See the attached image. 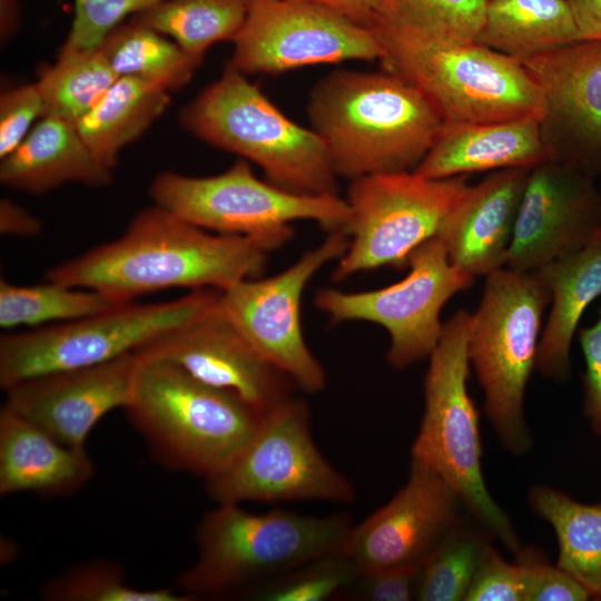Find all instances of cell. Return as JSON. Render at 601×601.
<instances>
[{"instance_id": "d4e9b609", "label": "cell", "mask_w": 601, "mask_h": 601, "mask_svg": "<svg viewBox=\"0 0 601 601\" xmlns=\"http://www.w3.org/2000/svg\"><path fill=\"white\" fill-rule=\"evenodd\" d=\"M551 296L535 367L553 381L571 373V344L588 306L601 295V230L580 250L534 272Z\"/></svg>"}, {"instance_id": "603a6c76", "label": "cell", "mask_w": 601, "mask_h": 601, "mask_svg": "<svg viewBox=\"0 0 601 601\" xmlns=\"http://www.w3.org/2000/svg\"><path fill=\"white\" fill-rule=\"evenodd\" d=\"M93 475L87 450L67 446L7 406L0 411V493L59 496Z\"/></svg>"}, {"instance_id": "4fadbf2b", "label": "cell", "mask_w": 601, "mask_h": 601, "mask_svg": "<svg viewBox=\"0 0 601 601\" xmlns=\"http://www.w3.org/2000/svg\"><path fill=\"white\" fill-rule=\"evenodd\" d=\"M407 266L408 274L386 287L349 293L325 288L314 297L316 308L333 324L382 326L390 336L386 358L396 370L430 357L442 336V308L474 282V276L450 262L439 237L418 246Z\"/></svg>"}, {"instance_id": "5b68a950", "label": "cell", "mask_w": 601, "mask_h": 601, "mask_svg": "<svg viewBox=\"0 0 601 601\" xmlns=\"http://www.w3.org/2000/svg\"><path fill=\"white\" fill-rule=\"evenodd\" d=\"M138 357L125 411L151 456L167 469L205 480L224 470L248 443L265 413L173 363Z\"/></svg>"}, {"instance_id": "f6af8a7d", "label": "cell", "mask_w": 601, "mask_h": 601, "mask_svg": "<svg viewBox=\"0 0 601 601\" xmlns=\"http://www.w3.org/2000/svg\"><path fill=\"white\" fill-rule=\"evenodd\" d=\"M331 8L347 18L368 26L381 0H305Z\"/></svg>"}, {"instance_id": "4316f807", "label": "cell", "mask_w": 601, "mask_h": 601, "mask_svg": "<svg viewBox=\"0 0 601 601\" xmlns=\"http://www.w3.org/2000/svg\"><path fill=\"white\" fill-rule=\"evenodd\" d=\"M168 91L132 77H118L76 124L91 152L109 169L119 152L139 138L167 109Z\"/></svg>"}, {"instance_id": "ab89813d", "label": "cell", "mask_w": 601, "mask_h": 601, "mask_svg": "<svg viewBox=\"0 0 601 601\" xmlns=\"http://www.w3.org/2000/svg\"><path fill=\"white\" fill-rule=\"evenodd\" d=\"M43 116L45 104L37 83L3 92L0 97V158L17 149L35 120Z\"/></svg>"}, {"instance_id": "277c9868", "label": "cell", "mask_w": 601, "mask_h": 601, "mask_svg": "<svg viewBox=\"0 0 601 601\" xmlns=\"http://www.w3.org/2000/svg\"><path fill=\"white\" fill-rule=\"evenodd\" d=\"M383 70L416 89L443 122H491L535 117L544 101L538 85L514 58L477 42L450 43L374 18Z\"/></svg>"}, {"instance_id": "b9f144b4", "label": "cell", "mask_w": 601, "mask_h": 601, "mask_svg": "<svg viewBox=\"0 0 601 601\" xmlns=\"http://www.w3.org/2000/svg\"><path fill=\"white\" fill-rule=\"evenodd\" d=\"M585 362L583 408L594 433L601 436V308L597 322L579 331Z\"/></svg>"}, {"instance_id": "7a4b0ae2", "label": "cell", "mask_w": 601, "mask_h": 601, "mask_svg": "<svg viewBox=\"0 0 601 601\" xmlns=\"http://www.w3.org/2000/svg\"><path fill=\"white\" fill-rule=\"evenodd\" d=\"M311 128L324 142L338 177L413 171L443 120L428 99L383 70H334L311 90Z\"/></svg>"}, {"instance_id": "5bb4252c", "label": "cell", "mask_w": 601, "mask_h": 601, "mask_svg": "<svg viewBox=\"0 0 601 601\" xmlns=\"http://www.w3.org/2000/svg\"><path fill=\"white\" fill-rule=\"evenodd\" d=\"M348 244L345 231L328 233L318 246L278 274L245 279L220 290L219 307L227 318L265 359L308 394L324 390L326 374L304 338L302 297L316 273L337 260Z\"/></svg>"}, {"instance_id": "836d02e7", "label": "cell", "mask_w": 601, "mask_h": 601, "mask_svg": "<svg viewBox=\"0 0 601 601\" xmlns=\"http://www.w3.org/2000/svg\"><path fill=\"white\" fill-rule=\"evenodd\" d=\"M486 3L487 0H381L373 18L440 41L470 43L475 42L482 28Z\"/></svg>"}, {"instance_id": "4dcf8cb0", "label": "cell", "mask_w": 601, "mask_h": 601, "mask_svg": "<svg viewBox=\"0 0 601 601\" xmlns=\"http://www.w3.org/2000/svg\"><path fill=\"white\" fill-rule=\"evenodd\" d=\"M118 79L97 48L61 47L57 61L36 82L45 116L77 124Z\"/></svg>"}, {"instance_id": "f546056e", "label": "cell", "mask_w": 601, "mask_h": 601, "mask_svg": "<svg viewBox=\"0 0 601 601\" xmlns=\"http://www.w3.org/2000/svg\"><path fill=\"white\" fill-rule=\"evenodd\" d=\"M253 0H161L131 18L201 59L213 45L233 41Z\"/></svg>"}, {"instance_id": "bcb514c9", "label": "cell", "mask_w": 601, "mask_h": 601, "mask_svg": "<svg viewBox=\"0 0 601 601\" xmlns=\"http://www.w3.org/2000/svg\"><path fill=\"white\" fill-rule=\"evenodd\" d=\"M20 23L19 0H0V36L2 41L9 40Z\"/></svg>"}, {"instance_id": "8d00e7d4", "label": "cell", "mask_w": 601, "mask_h": 601, "mask_svg": "<svg viewBox=\"0 0 601 601\" xmlns=\"http://www.w3.org/2000/svg\"><path fill=\"white\" fill-rule=\"evenodd\" d=\"M161 0H75V13L63 43L69 48H97L118 26Z\"/></svg>"}, {"instance_id": "d6a6232c", "label": "cell", "mask_w": 601, "mask_h": 601, "mask_svg": "<svg viewBox=\"0 0 601 601\" xmlns=\"http://www.w3.org/2000/svg\"><path fill=\"white\" fill-rule=\"evenodd\" d=\"M494 534L462 520L421 565L415 600L461 601L466 598L480 561Z\"/></svg>"}, {"instance_id": "e0dca14e", "label": "cell", "mask_w": 601, "mask_h": 601, "mask_svg": "<svg viewBox=\"0 0 601 601\" xmlns=\"http://www.w3.org/2000/svg\"><path fill=\"white\" fill-rule=\"evenodd\" d=\"M521 63L543 97L549 159L601 178V41L579 40Z\"/></svg>"}, {"instance_id": "83f0119b", "label": "cell", "mask_w": 601, "mask_h": 601, "mask_svg": "<svg viewBox=\"0 0 601 601\" xmlns=\"http://www.w3.org/2000/svg\"><path fill=\"white\" fill-rule=\"evenodd\" d=\"M532 510L554 530L556 565L581 583L592 599L601 600V501L580 503L546 485L529 493Z\"/></svg>"}, {"instance_id": "30bf717a", "label": "cell", "mask_w": 601, "mask_h": 601, "mask_svg": "<svg viewBox=\"0 0 601 601\" xmlns=\"http://www.w3.org/2000/svg\"><path fill=\"white\" fill-rule=\"evenodd\" d=\"M219 298V289H194L168 302H132L76 321L4 334L0 338L1 388L38 375L92 366L136 353L207 314Z\"/></svg>"}, {"instance_id": "ba28073f", "label": "cell", "mask_w": 601, "mask_h": 601, "mask_svg": "<svg viewBox=\"0 0 601 601\" xmlns=\"http://www.w3.org/2000/svg\"><path fill=\"white\" fill-rule=\"evenodd\" d=\"M550 300L549 289L534 272L502 267L486 276L471 314L467 355L484 392V411L501 444L515 455L532 446L524 395Z\"/></svg>"}, {"instance_id": "ee69618b", "label": "cell", "mask_w": 601, "mask_h": 601, "mask_svg": "<svg viewBox=\"0 0 601 601\" xmlns=\"http://www.w3.org/2000/svg\"><path fill=\"white\" fill-rule=\"evenodd\" d=\"M575 19L579 40L601 41V0H568Z\"/></svg>"}, {"instance_id": "7402d4cb", "label": "cell", "mask_w": 601, "mask_h": 601, "mask_svg": "<svg viewBox=\"0 0 601 601\" xmlns=\"http://www.w3.org/2000/svg\"><path fill=\"white\" fill-rule=\"evenodd\" d=\"M549 160L539 119L443 122L430 150L413 170L433 179L508 168H533Z\"/></svg>"}, {"instance_id": "74e56055", "label": "cell", "mask_w": 601, "mask_h": 601, "mask_svg": "<svg viewBox=\"0 0 601 601\" xmlns=\"http://www.w3.org/2000/svg\"><path fill=\"white\" fill-rule=\"evenodd\" d=\"M525 578V601H585L589 591L541 551L523 546L515 553Z\"/></svg>"}, {"instance_id": "7bdbcfd3", "label": "cell", "mask_w": 601, "mask_h": 601, "mask_svg": "<svg viewBox=\"0 0 601 601\" xmlns=\"http://www.w3.org/2000/svg\"><path fill=\"white\" fill-rule=\"evenodd\" d=\"M42 229L41 221L9 199L0 203V230L2 234L32 237Z\"/></svg>"}, {"instance_id": "44dd1931", "label": "cell", "mask_w": 601, "mask_h": 601, "mask_svg": "<svg viewBox=\"0 0 601 601\" xmlns=\"http://www.w3.org/2000/svg\"><path fill=\"white\" fill-rule=\"evenodd\" d=\"M530 170H496L467 188L436 236L453 265L474 277L505 267Z\"/></svg>"}, {"instance_id": "ac0fdd59", "label": "cell", "mask_w": 601, "mask_h": 601, "mask_svg": "<svg viewBox=\"0 0 601 601\" xmlns=\"http://www.w3.org/2000/svg\"><path fill=\"white\" fill-rule=\"evenodd\" d=\"M568 165L531 168L505 267L533 273L573 254L601 230V185Z\"/></svg>"}, {"instance_id": "cb8c5ba5", "label": "cell", "mask_w": 601, "mask_h": 601, "mask_svg": "<svg viewBox=\"0 0 601 601\" xmlns=\"http://www.w3.org/2000/svg\"><path fill=\"white\" fill-rule=\"evenodd\" d=\"M111 178L112 170L91 152L76 125L51 116L40 118L0 165L2 185L35 195L68 183L101 187Z\"/></svg>"}, {"instance_id": "f35d334b", "label": "cell", "mask_w": 601, "mask_h": 601, "mask_svg": "<svg viewBox=\"0 0 601 601\" xmlns=\"http://www.w3.org/2000/svg\"><path fill=\"white\" fill-rule=\"evenodd\" d=\"M465 601H525L522 565L505 561L491 543L477 566Z\"/></svg>"}, {"instance_id": "8992f818", "label": "cell", "mask_w": 601, "mask_h": 601, "mask_svg": "<svg viewBox=\"0 0 601 601\" xmlns=\"http://www.w3.org/2000/svg\"><path fill=\"white\" fill-rule=\"evenodd\" d=\"M200 140L257 165L288 191L338 195L327 149L316 132L284 115L246 75L227 65L179 116Z\"/></svg>"}, {"instance_id": "1f68e13d", "label": "cell", "mask_w": 601, "mask_h": 601, "mask_svg": "<svg viewBox=\"0 0 601 601\" xmlns=\"http://www.w3.org/2000/svg\"><path fill=\"white\" fill-rule=\"evenodd\" d=\"M121 305L99 292L49 279L29 286L0 280V326L6 329L71 322Z\"/></svg>"}, {"instance_id": "ffe728a7", "label": "cell", "mask_w": 601, "mask_h": 601, "mask_svg": "<svg viewBox=\"0 0 601 601\" xmlns=\"http://www.w3.org/2000/svg\"><path fill=\"white\" fill-rule=\"evenodd\" d=\"M138 362V355L130 353L92 366L30 377L4 390L3 405L60 443L86 450L97 422L129 403Z\"/></svg>"}, {"instance_id": "d590c367", "label": "cell", "mask_w": 601, "mask_h": 601, "mask_svg": "<svg viewBox=\"0 0 601 601\" xmlns=\"http://www.w3.org/2000/svg\"><path fill=\"white\" fill-rule=\"evenodd\" d=\"M358 573L342 550L312 560L246 593L255 601H325L343 593Z\"/></svg>"}, {"instance_id": "e575fe53", "label": "cell", "mask_w": 601, "mask_h": 601, "mask_svg": "<svg viewBox=\"0 0 601 601\" xmlns=\"http://www.w3.org/2000/svg\"><path fill=\"white\" fill-rule=\"evenodd\" d=\"M40 597L47 601H190L170 589L142 590L129 585L119 563L93 560L75 564L46 581Z\"/></svg>"}, {"instance_id": "484cf974", "label": "cell", "mask_w": 601, "mask_h": 601, "mask_svg": "<svg viewBox=\"0 0 601 601\" xmlns=\"http://www.w3.org/2000/svg\"><path fill=\"white\" fill-rule=\"evenodd\" d=\"M575 41L568 0H487L475 40L520 62Z\"/></svg>"}, {"instance_id": "f1b7e54d", "label": "cell", "mask_w": 601, "mask_h": 601, "mask_svg": "<svg viewBox=\"0 0 601 601\" xmlns=\"http://www.w3.org/2000/svg\"><path fill=\"white\" fill-rule=\"evenodd\" d=\"M99 49L118 77L138 78L168 92L188 83L201 63L169 37L132 18L114 29Z\"/></svg>"}, {"instance_id": "7c38bea8", "label": "cell", "mask_w": 601, "mask_h": 601, "mask_svg": "<svg viewBox=\"0 0 601 601\" xmlns=\"http://www.w3.org/2000/svg\"><path fill=\"white\" fill-rule=\"evenodd\" d=\"M205 481L217 503L321 500L348 504L356 499L354 483L316 446L307 403L294 396L266 412L237 456Z\"/></svg>"}, {"instance_id": "d6986e66", "label": "cell", "mask_w": 601, "mask_h": 601, "mask_svg": "<svg viewBox=\"0 0 601 601\" xmlns=\"http://www.w3.org/2000/svg\"><path fill=\"white\" fill-rule=\"evenodd\" d=\"M136 353L173 363L262 413L293 396L296 387L250 345L221 312L219 303L207 314Z\"/></svg>"}, {"instance_id": "52a82bcc", "label": "cell", "mask_w": 601, "mask_h": 601, "mask_svg": "<svg viewBox=\"0 0 601 601\" xmlns=\"http://www.w3.org/2000/svg\"><path fill=\"white\" fill-rule=\"evenodd\" d=\"M471 314L460 309L443 325L424 380V414L411 460L440 474L473 519L512 553L522 544L506 513L493 500L482 473L479 416L467 391Z\"/></svg>"}, {"instance_id": "6da1fadb", "label": "cell", "mask_w": 601, "mask_h": 601, "mask_svg": "<svg viewBox=\"0 0 601 601\" xmlns=\"http://www.w3.org/2000/svg\"><path fill=\"white\" fill-rule=\"evenodd\" d=\"M272 250L249 237L210 234L155 204L120 237L52 267L46 278L128 304L173 287L225 290L259 277Z\"/></svg>"}, {"instance_id": "60d3db41", "label": "cell", "mask_w": 601, "mask_h": 601, "mask_svg": "<svg viewBox=\"0 0 601 601\" xmlns=\"http://www.w3.org/2000/svg\"><path fill=\"white\" fill-rule=\"evenodd\" d=\"M418 570L392 569L358 574L343 594L355 600L410 601L415 599Z\"/></svg>"}, {"instance_id": "9c48e42d", "label": "cell", "mask_w": 601, "mask_h": 601, "mask_svg": "<svg viewBox=\"0 0 601 601\" xmlns=\"http://www.w3.org/2000/svg\"><path fill=\"white\" fill-rule=\"evenodd\" d=\"M149 194L156 205L203 229L249 237L273 249L290 239L294 221L311 220L332 233L345 231L349 219L348 205L339 195L288 191L257 178L242 158L214 176L161 173Z\"/></svg>"}, {"instance_id": "8fae6325", "label": "cell", "mask_w": 601, "mask_h": 601, "mask_svg": "<svg viewBox=\"0 0 601 601\" xmlns=\"http://www.w3.org/2000/svg\"><path fill=\"white\" fill-rule=\"evenodd\" d=\"M469 187L466 175L433 179L415 171L351 180L345 198L349 244L336 260L333 279L384 266H407L411 254L437 236Z\"/></svg>"}, {"instance_id": "2e32d148", "label": "cell", "mask_w": 601, "mask_h": 601, "mask_svg": "<svg viewBox=\"0 0 601 601\" xmlns=\"http://www.w3.org/2000/svg\"><path fill=\"white\" fill-rule=\"evenodd\" d=\"M454 489L411 460L406 483L382 508L353 525L342 548L358 574L421 568L461 522Z\"/></svg>"}, {"instance_id": "9a60e30c", "label": "cell", "mask_w": 601, "mask_h": 601, "mask_svg": "<svg viewBox=\"0 0 601 601\" xmlns=\"http://www.w3.org/2000/svg\"><path fill=\"white\" fill-rule=\"evenodd\" d=\"M231 42L234 51L227 65L244 75H277L306 66L381 57L370 27L305 0H253Z\"/></svg>"}, {"instance_id": "3957f363", "label": "cell", "mask_w": 601, "mask_h": 601, "mask_svg": "<svg viewBox=\"0 0 601 601\" xmlns=\"http://www.w3.org/2000/svg\"><path fill=\"white\" fill-rule=\"evenodd\" d=\"M218 503L196 531L197 558L176 579L178 592L242 599L312 560L342 550L353 526L347 513L308 515L286 510L250 513Z\"/></svg>"}]
</instances>
